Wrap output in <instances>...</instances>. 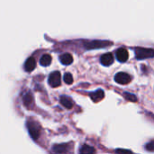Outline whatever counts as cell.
Instances as JSON below:
<instances>
[{
    "label": "cell",
    "mask_w": 154,
    "mask_h": 154,
    "mask_svg": "<svg viewBox=\"0 0 154 154\" xmlns=\"http://www.w3.org/2000/svg\"><path fill=\"white\" fill-rule=\"evenodd\" d=\"M32 101H33V98H32V96L30 93L26 94V95L23 97V104H24L25 106H31L32 103Z\"/></svg>",
    "instance_id": "15"
},
{
    "label": "cell",
    "mask_w": 154,
    "mask_h": 154,
    "mask_svg": "<svg viewBox=\"0 0 154 154\" xmlns=\"http://www.w3.org/2000/svg\"><path fill=\"white\" fill-rule=\"evenodd\" d=\"M61 79H60V72L59 71H53L50 76H49V84L52 88H57L60 86Z\"/></svg>",
    "instance_id": "3"
},
{
    "label": "cell",
    "mask_w": 154,
    "mask_h": 154,
    "mask_svg": "<svg viewBox=\"0 0 154 154\" xmlns=\"http://www.w3.org/2000/svg\"><path fill=\"white\" fill-rule=\"evenodd\" d=\"M27 127H28V131L29 134L31 135V137L33 140H36L40 137V134H41V128L39 126V125L36 122L33 121H28L27 123Z\"/></svg>",
    "instance_id": "2"
},
{
    "label": "cell",
    "mask_w": 154,
    "mask_h": 154,
    "mask_svg": "<svg viewBox=\"0 0 154 154\" xmlns=\"http://www.w3.org/2000/svg\"><path fill=\"white\" fill-rule=\"evenodd\" d=\"M100 61L103 65L105 66H109L111 65L113 62H114V56L112 53H106L104 55L101 56V59H100Z\"/></svg>",
    "instance_id": "7"
},
{
    "label": "cell",
    "mask_w": 154,
    "mask_h": 154,
    "mask_svg": "<svg viewBox=\"0 0 154 154\" xmlns=\"http://www.w3.org/2000/svg\"><path fill=\"white\" fill-rule=\"evenodd\" d=\"M128 51L125 48H119L116 51V58L119 61L121 62H125L128 60Z\"/></svg>",
    "instance_id": "6"
},
{
    "label": "cell",
    "mask_w": 154,
    "mask_h": 154,
    "mask_svg": "<svg viewBox=\"0 0 154 154\" xmlns=\"http://www.w3.org/2000/svg\"><path fill=\"white\" fill-rule=\"evenodd\" d=\"M68 149H69V145L68 144H56L52 147V151L55 152V153H65L68 152Z\"/></svg>",
    "instance_id": "10"
},
{
    "label": "cell",
    "mask_w": 154,
    "mask_h": 154,
    "mask_svg": "<svg viewBox=\"0 0 154 154\" xmlns=\"http://www.w3.org/2000/svg\"><path fill=\"white\" fill-rule=\"evenodd\" d=\"M135 56L138 60H144L147 58H152L154 56V50L147 48H136Z\"/></svg>",
    "instance_id": "1"
},
{
    "label": "cell",
    "mask_w": 154,
    "mask_h": 154,
    "mask_svg": "<svg viewBox=\"0 0 154 154\" xmlns=\"http://www.w3.org/2000/svg\"><path fill=\"white\" fill-rule=\"evenodd\" d=\"M124 96L125 98H127L129 101H132V102H136L137 101V97L134 95V94H131V93H128V92H125L124 93Z\"/></svg>",
    "instance_id": "16"
},
{
    "label": "cell",
    "mask_w": 154,
    "mask_h": 154,
    "mask_svg": "<svg viewBox=\"0 0 154 154\" xmlns=\"http://www.w3.org/2000/svg\"><path fill=\"white\" fill-rule=\"evenodd\" d=\"M64 81H65V83H67V84H72V82H73V77H72V75L70 74V73H66L65 75H64Z\"/></svg>",
    "instance_id": "17"
},
{
    "label": "cell",
    "mask_w": 154,
    "mask_h": 154,
    "mask_svg": "<svg viewBox=\"0 0 154 154\" xmlns=\"http://www.w3.org/2000/svg\"><path fill=\"white\" fill-rule=\"evenodd\" d=\"M117 154H133V152L129 150H125V149H117L116 150Z\"/></svg>",
    "instance_id": "19"
},
{
    "label": "cell",
    "mask_w": 154,
    "mask_h": 154,
    "mask_svg": "<svg viewBox=\"0 0 154 154\" xmlns=\"http://www.w3.org/2000/svg\"><path fill=\"white\" fill-rule=\"evenodd\" d=\"M89 96H90L91 99H92L94 102H99V101H101V100L104 98L105 93H104V91H103L102 89H97V91L92 92Z\"/></svg>",
    "instance_id": "8"
},
{
    "label": "cell",
    "mask_w": 154,
    "mask_h": 154,
    "mask_svg": "<svg viewBox=\"0 0 154 154\" xmlns=\"http://www.w3.org/2000/svg\"><path fill=\"white\" fill-rule=\"evenodd\" d=\"M95 152H96L95 149L87 144H84L79 151V154H95Z\"/></svg>",
    "instance_id": "14"
},
{
    "label": "cell",
    "mask_w": 154,
    "mask_h": 154,
    "mask_svg": "<svg viewBox=\"0 0 154 154\" xmlns=\"http://www.w3.org/2000/svg\"><path fill=\"white\" fill-rule=\"evenodd\" d=\"M51 56L49 54H43L40 59V64L43 67H48L51 62Z\"/></svg>",
    "instance_id": "12"
},
{
    "label": "cell",
    "mask_w": 154,
    "mask_h": 154,
    "mask_svg": "<svg viewBox=\"0 0 154 154\" xmlns=\"http://www.w3.org/2000/svg\"><path fill=\"white\" fill-rule=\"evenodd\" d=\"M111 45L110 42H106V41H92L90 42L86 43V48L87 49H97V48H103Z\"/></svg>",
    "instance_id": "4"
},
{
    "label": "cell",
    "mask_w": 154,
    "mask_h": 154,
    "mask_svg": "<svg viewBox=\"0 0 154 154\" xmlns=\"http://www.w3.org/2000/svg\"><path fill=\"white\" fill-rule=\"evenodd\" d=\"M35 66H36L35 59L33 57H30L29 59H27V60L24 63V69L28 72H31L35 69Z\"/></svg>",
    "instance_id": "9"
},
{
    "label": "cell",
    "mask_w": 154,
    "mask_h": 154,
    "mask_svg": "<svg viewBox=\"0 0 154 154\" xmlns=\"http://www.w3.org/2000/svg\"><path fill=\"white\" fill-rule=\"evenodd\" d=\"M131 79H132V77L125 72H119L115 76V80L117 83L122 84V85L129 83L131 81Z\"/></svg>",
    "instance_id": "5"
},
{
    "label": "cell",
    "mask_w": 154,
    "mask_h": 154,
    "mask_svg": "<svg viewBox=\"0 0 154 154\" xmlns=\"http://www.w3.org/2000/svg\"><path fill=\"white\" fill-rule=\"evenodd\" d=\"M60 60L63 65H69L73 62V58L69 53H64L60 56Z\"/></svg>",
    "instance_id": "11"
},
{
    "label": "cell",
    "mask_w": 154,
    "mask_h": 154,
    "mask_svg": "<svg viewBox=\"0 0 154 154\" xmlns=\"http://www.w3.org/2000/svg\"><path fill=\"white\" fill-rule=\"evenodd\" d=\"M145 149L150 151V152H154V140L149 142L146 145H145Z\"/></svg>",
    "instance_id": "18"
},
{
    "label": "cell",
    "mask_w": 154,
    "mask_h": 154,
    "mask_svg": "<svg viewBox=\"0 0 154 154\" xmlns=\"http://www.w3.org/2000/svg\"><path fill=\"white\" fill-rule=\"evenodd\" d=\"M60 103L66 108H71L73 106V102H72L71 98H69V97H66V96H62L60 97Z\"/></svg>",
    "instance_id": "13"
}]
</instances>
